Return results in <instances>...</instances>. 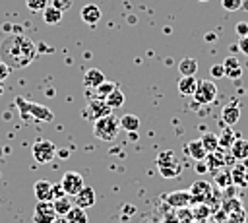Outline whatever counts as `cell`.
I'll list each match as a JSON object with an SVG mask.
<instances>
[{
	"instance_id": "1",
	"label": "cell",
	"mask_w": 248,
	"mask_h": 223,
	"mask_svg": "<svg viewBox=\"0 0 248 223\" xmlns=\"http://www.w3.org/2000/svg\"><path fill=\"white\" fill-rule=\"evenodd\" d=\"M35 56L37 47L25 35L12 33L0 43V60H4L10 68H25L35 60Z\"/></svg>"
},
{
	"instance_id": "2",
	"label": "cell",
	"mask_w": 248,
	"mask_h": 223,
	"mask_svg": "<svg viewBox=\"0 0 248 223\" xmlns=\"http://www.w3.org/2000/svg\"><path fill=\"white\" fill-rule=\"evenodd\" d=\"M120 132V120L110 112L93 122V136L101 142H112Z\"/></svg>"
},
{
	"instance_id": "3",
	"label": "cell",
	"mask_w": 248,
	"mask_h": 223,
	"mask_svg": "<svg viewBox=\"0 0 248 223\" xmlns=\"http://www.w3.org/2000/svg\"><path fill=\"white\" fill-rule=\"evenodd\" d=\"M16 103H17V107H19L23 118H29V114H31V118L41 120V122H50V120H52V112H50L46 107L39 105V103H27V101L21 99V97H17Z\"/></svg>"
},
{
	"instance_id": "4",
	"label": "cell",
	"mask_w": 248,
	"mask_h": 223,
	"mask_svg": "<svg viewBox=\"0 0 248 223\" xmlns=\"http://www.w3.org/2000/svg\"><path fill=\"white\" fill-rule=\"evenodd\" d=\"M56 151H58V147L50 140H37L33 143V147H31L33 159L37 163H50L56 157Z\"/></svg>"
},
{
	"instance_id": "5",
	"label": "cell",
	"mask_w": 248,
	"mask_h": 223,
	"mask_svg": "<svg viewBox=\"0 0 248 223\" xmlns=\"http://www.w3.org/2000/svg\"><path fill=\"white\" fill-rule=\"evenodd\" d=\"M192 97L200 105H209L217 97V85L211 80H202V81H198V87H196V91H194Z\"/></svg>"
},
{
	"instance_id": "6",
	"label": "cell",
	"mask_w": 248,
	"mask_h": 223,
	"mask_svg": "<svg viewBox=\"0 0 248 223\" xmlns=\"http://www.w3.org/2000/svg\"><path fill=\"white\" fill-rule=\"evenodd\" d=\"M60 184H62V188H64V192H66L68 196H76V194L85 186V184H83V176H81L79 173H76V171H66V173L62 175Z\"/></svg>"
},
{
	"instance_id": "7",
	"label": "cell",
	"mask_w": 248,
	"mask_h": 223,
	"mask_svg": "<svg viewBox=\"0 0 248 223\" xmlns=\"http://www.w3.org/2000/svg\"><path fill=\"white\" fill-rule=\"evenodd\" d=\"M56 217L52 202H37L33 209V223H52Z\"/></svg>"
},
{
	"instance_id": "8",
	"label": "cell",
	"mask_w": 248,
	"mask_h": 223,
	"mask_svg": "<svg viewBox=\"0 0 248 223\" xmlns=\"http://www.w3.org/2000/svg\"><path fill=\"white\" fill-rule=\"evenodd\" d=\"M165 198V202L169 204V206H172V207H188L190 204H192V194H190V190H174V192H169V194H165L163 196Z\"/></svg>"
},
{
	"instance_id": "9",
	"label": "cell",
	"mask_w": 248,
	"mask_h": 223,
	"mask_svg": "<svg viewBox=\"0 0 248 223\" xmlns=\"http://www.w3.org/2000/svg\"><path fill=\"white\" fill-rule=\"evenodd\" d=\"M110 112H112V109L105 103V99H91L89 105H87V112L85 114L95 122L97 118H103V116H107Z\"/></svg>"
},
{
	"instance_id": "10",
	"label": "cell",
	"mask_w": 248,
	"mask_h": 223,
	"mask_svg": "<svg viewBox=\"0 0 248 223\" xmlns=\"http://www.w3.org/2000/svg\"><path fill=\"white\" fill-rule=\"evenodd\" d=\"M190 194H192V200L203 204L205 200L211 198V186H209V182H205V180H196V182L190 186Z\"/></svg>"
},
{
	"instance_id": "11",
	"label": "cell",
	"mask_w": 248,
	"mask_h": 223,
	"mask_svg": "<svg viewBox=\"0 0 248 223\" xmlns=\"http://www.w3.org/2000/svg\"><path fill=\"white\" fill-rule=\"evenodd\" d=\"M227 215H229V223H244L246 221V211L240 204V200H231L227 206Z\"/></svg>"
},
{
	"instance_id": "12",
	"label": "cell",
	"mask_w": 248,
	"mask_h": 223,
	"mask_svg": "<svg viewBox=\"0 0 248 223\" xmlns=\"http://www.w3.org/2000/svg\"><path fill=\"white\" fill-rule=\"evenodd\" d=\"M33 192H35V198L37 202H52V184L45 178L37 180L33 184Z\"/></svg>"
},
{
	"instance_id": "13",
	"label": "cell",
	"mask_w": 248,
	"mask_h": 223,
	"mask_svg": "<svg viewBox=\"0 0 248 223\" xmlns=\"http://www.w3.org/2000/svg\"><path fill=\"white\" fill-rule=\"evenodd\" d=\"M74 200H76V206L87 209V207H91V206L97 202V196H95V190H93L91 186H83V188L74 196Z\"/></svg>"
},
{
	"instance_id": "14",
	"label": "cell",
	"mask_w": 248,
	"mask_h": 223,
	"mask_svg": "<svg viewBox=\"0 0 248 223\" xmlns=\"http://www.w3.org/2000/svg\"><path fill=\"white\" fill-rule=\"evenodd\" d=\"M221 118H223V122H225L227 126L236 124V122L240 120V107H238V103L231 101L229 105H225L223 111H221Z\"/></svg>"
},
{
	"instance_id": "15",
	"label": "cell",
	"mask_w": 248,
	"mask_h": 223,
	"mask_svg": "<svg viewBox=\"0 0 248 223\" xmlns=\"http://www.w3.org/2000/svg\"><path fill=\"white\" fill-rule=\"evenodd\" d=\"M101 8L97 6V4H85L83 8H81V12H79V16H81V19L87 23V25H95L99 19H101Z\"/></svg>"
},
{
	"instance_id": "16",
	"label": "cell",
	"mask_w": 248,
	"mask_h": 223,
	"mask_svg": "<svg viewBox=\"0 0 248 223\" xmlns=\"http://www.w3.org/2000/svg\"><path fill=\"white\" fill-rule=\"evenodd\" d=\"M186 153H188L194 161H205V157H207V151H205V147H203V143H202L200 138H198V140H190V142L186 143Z\"/></svg>"
},
{
	"instance_id": "17",
	"label": "cell",
	"mask_w": 248,
	"mask_h": 223,
	"mask_svg": "<svg viewBox=\"0 0 248 223\" xmlns=\"http://www.w3.org/2000/svg\"><path fill=\"white\" fill-rule=\"evenodd\" d=\"M105 81V74H103V70H99V68H91V70H87L85 74H83V85L87 87V89H95L97 85H101Z\"/></svg>"
},
{
	"instance_id": "18",
	"label": "cell",
	"mask_w": 248,
	"mask_h": 223,
	"mask_svg": "<svg viewBox=\"0 0 248 223\" xmlns=\"http://www.w3.org/2000/svg\"><path fill=\"white\" fill-rule=\"evenodd\" d=\"M223 68H225V76L231 80H238L242 76V66H240L238 58H234V56H227L223 62Z\"/></svg>"
},
{
	"instance_id": "19",
	"label": "cell",
	"mask_w": 248,
	"mask_h": 223,
	"mask_svg": "<svg viewBox=\"0 0 248 223\" xmlns=\"http://www.w3.org/2000/svg\"><path fill=\"white\" fill-rule=\"evenodd\" d=\"M231 155H232L234 161H244V159H248V140L236 138L234 143L231 145Z\"/></svg>"
},
{
	"instance_id": "20",
	"label": "cell",
	"mask_w": 248,
	"mask_h": 223,
	"mask_svg": "<svg viewBox=\"0 0 248 223\" xmlns=\"http://www.w3.org/2000/svg\"><path fill=\"white\" fill-rule=\"evenodd\" d=\"M231 178H232V184L240 186V188H246L248 186V171L242 163H236L231 171Z\"/></svg>"
},
{
	"instance_id": "21",
	"label": "cell",
	"mask_w": 248,
	"mask_h": 223,
	"mask_svg": "<svg viewBox=\"0 0 248 223\" xmlns=\"http://www.w3.org/2000/svg\"><path fill=\"white\" fill-rule=\"evenodd\" d=\"M41 14H43V21L48 23V25L60 23V21H62V16H64V12H62L60 8H56V6H52V4H48Z\"/></svg>"
},
{
	"instance_id": "22",
	"label": "cell",
	"mask_w": 248,
	"mask_h": 223,
	"mask_svg": "<svg viewBox=\"0 0 248 223\" xmlns=\"http://www.w3.org/2000/svg\"><path fill=\"white\" fill-rule=\"evenodd\" d=\"M176 87H178L180 95H194V91L198 87V80H196V76H182L178 80Z\"/></svg>"
},
{
	"instance_id": "23",
	"label": "cell",
	"mask_w": 248,
	"mask_h": 223,
	"mask_svg": "<svg viewBox=\"0 0 248 223\" xmlns=\"http://www.w3.org/2000/svg\"><path fill=\"white\" fill-rule=\"evenodd\" d=\"M205 165L209 171H219V169H225V155L223 151H213V153H207L205 157Z\"/></svg>"
},
{
	"instance_id": "24",
	"label": "cell",
	"mask_w": 248,
	"mask_h": 223,
	"mask_svg": "<svg viewBox=\"0 0 248 223\" xmlns=\"http://www.w3.org/2000/svg\"><path fill=\"white\" fill-rule=\"evenodd\" d=\"M64 217H66L68 223H87V213H85V209L79 207V206H72L70 211H68Z\"/></svg>"
},
{
	"instance_id": "25",
	"label": "cell",
	"mask_w": 248,
	"mask_h": 223,
	"mask_svg": "<svg viewBox=\"0 0 248 223\" xmlns=\"http://www.w3.org/2000/svg\"><path fill=\"white\" fill-rule=\"evenodd\" d=\"M200 140H202V143H203V147H205L207 153H213V151L219 149V136H217V134H213V132H205V134H202Z\"/></svg>"
},
{
	"instance_id": "26",
	"label": "cell",
	"mask_w": 248,
	"mask_h": 223,
	"mask_svg": "<svg viewBox=\"0 0 248 223\" xmlns=\"http://www.w3.org/2000/svg\"><path fill=\"white\" fill-rule=\"evenodd\" d=\"M157 171L163 178H174V176H180L182 165H180V161H176V163H170V165H165V167H157Z\"/></svg>"
},
{
	"instance_id": "27",
	"label": "cell",
	"mask_w": 248,
	"mask_h": 223,
	"mask_svg": "<svg viewBox=\"0 0 248 223\" xmlns=\"http://www.w3.org/2000/svg\"><path fill=\"white\" fill-rule=\"evenodd\" d=\"M178 72L182 74V76H194L196 72H198V62H196V58H182L180 62H178Z\"/></svg>"
},
{
	"instance_id": "28",
	"label": "cell",
	"mask_w": 248,
	"mask_h": 223,
	"mask_svg": "<svg viewBox=\"0 0 248 223\" xmlns=\"http://www.w3.org/2000/svg\"><path fill=\"white\" fill-rule=\"evenodd\" d=\"M105 103H107L110 109H120V107L124 105V93H122L118 87H114V89L105 97Z\"/></svg>"
},
{
	"instance_id": "29",
	"label": "cell",
	"mask_w": 248,
	"mask_h": 223,
	"mask_svg": "<svg viewBox=\"0 0 248 223\" xmlns=\"http://www.w3.org/2000/svg\"><path fill=\"white\" fill-rule=\"evenodd\" d=\"M118 120H120V128L128 130V132H138V128H140V118L136 114H124Z\"/></svg>"
},
{
	"instance_id": "30",
	"label": "cell",
	"mask_w": 248,
	"mask_h": 223,
	"mask_svg": "<svg viewBox=\"0 0 248 223\" xmlns=\"http://www.w3.org/2000/svg\"><path fill=\"white\" fill-rule=\"evenodd\" d=\"M234 140H236V134L231 130V126H227L221 132V136H219V149H231V145L234 143Z\"/></svg>"
},
{
	"instance_id": "31",
	"label": "cell",
	"mask_w": 248,
	"mask_h": 223,
	"mask_svg": "<svg viewBox=\"0 0 248 223\" xmlns=\"http://www.w3.org/2000/svg\"><path fill=\"white\" fill-rule=\"evenodd\" d=\"M52 206H54L56 215H66V213L70 211V207H72V200H70L68 196H62V198L52 200Z\"/></svg>"
},
{
	"instance_id": "32",
	"label": "cell",
	"mask_w": 248,
	"mask_h": 223,
	"mask_svg": "<svg viewBox=\"0 0 248 223\" xmlns=\"http://www.w3.org/2000/svg\"><path fill=\"white\" fill-rule=\"evenodd\" d=\"M157 167H165V165H170V163H176L178 159H176V155L170 151V149H165V151H159V155H157Z\"/></svg>"
},
{
	"instance_id": "33",
	"label": "cell",
	"mask_w": 248,
	"mask_h": 223,
	"mask_svg": "<svg viewBox=\"0 0 248 223\" xmlns=\"http://www.w3.org/2000/svg\"><path fill=\"white\" fill-rule=\"evenodd\" d=\"M114 87H116V83H112V81H107V80H105L101 85H97V87L93 89V91H95V99H105V97H107Z\"/></svg>"
},
{
	"instance_id": "34",
	"label": "cell",
	"mask_w": 248,
	"mask_h": 223,
	"mask_svg": "<svg viewBox=\"0 0 248 223\" xmlns=\"http://www.w3.org/2000/svg\"><path fill=\"white\" fill-rule=\"evenodd\" d=\"M215 182H217L221 188L229 186V184L232 182V178H231V171H227V169H221V173H217V176H215Z\"/></svg>"
},
{
	"instance_id": "35",
	"label": "cell",
	"mask_w": 248,
	"mask_h": 223,
	"mask_svg": "<svg viewBox=\"0 0 248 223\" xmlns=\"http://www.w3.org/2000/svg\"><path fill=\"white\" fill-rule=\"evenodd\" d=\"M25 6L31 12H43L48 6V0H25Z\"/></svg>"
},
{
	"instance_id": "36",
	"label": "cell",
	"mask_w": 248,
	"mask_h": 223,
	"mask_svg": "<svg viewBox=\"0 0 248 223\" xmlns=\"http://www.w3.org/2000/svg\"><path fill=\"white\" fill-rule=\"evenodd\" d=\"M221 4H223V8L229 10V12H236V10L242 8V0H221Z\"/></svg>"
},
{
	"instance_id": "37",
	"label": "cell",
	"mask_w": 248,
	"mask_h": 223,
	"mask_svg": "<svg viewBox=\"0 0 248 223\" xmlns=\"http://www.w3.org/2000/svg\"><path fill=\"white\" fill-rule=\"evenodd\" d=\"M234 33H236L238 39H240V37H246V35H248V21H238V23L234 25Z\"/></svg>"
},
{
	"instance_id": "38",
	"label": "cell",
	"mask_w": 248,
	"mask_h": 223,
	"mask_svg": "<svg viewBox=\"0 0 248 223\" xmlns=\"http://www.w3.org/2000/svg\"><path fill=\"white\" fill-rule=\"evenodd\" d=\"M209 72H211L213 78H223V76H225V68H223V64H213Z\"/></svg>"
},
{
	"instance_id": "39",
	"label": "cell",
	"mask_w": 248,
	"mask_h": 223,
	"mask_svg": "<svg viewBox=\"0 0 248 223\" xmlns=\"http://www.w3.org/2000/svg\"><path fill=\"white\" fill-rule=\"evenodd\" d=\"M62 196H68V194L64 192L62 184H60V182H58V184H52V200H56V198H62Z\"/></svg>"
},
{
	"instance_id": "40",
	"label": "cell",
	"mask_w": 248,
	"mask_h": 223,
	"mask_svg": "<svg viewBox=\"0 0 248 223\" xmlns=\"http://www.w3.org/2000/svg\"><path fill=\"white\" fill-rule=\"evenodd\" d=\"M10 70H12V68H10L4 60H0V81H4V80L10 76Z\"/></svg>"
},
{
	"instance_id": "41",
	"label": "cell",
	"mask_w": 248,
	"mask_h": 223,
	"mask_svg": "<svg viewBox=\"0 0 248 223\" xmlns=\"http://www.w3.org/2000/svg\"><path fill=\"white\" fill-rule=\"evenodd\" d=\"M52 6H56V8H60V10L64 12L66 8L72 6V0H52Z\"/></svg>"
},
{
	"instance_id": "42",
	"label": "cell",
	"mask_w": 248,
	"mask_h": 223,
	"mask_svg": "<svg viewBox=\"0 0 248 223\" xmlns=\"http://www.w3.org/2000/svg\"><path fill=\"white\" fill-rule=\"evenodd\" d=\"M238 48H240L242 54L248 56V35H246V37H240V41H238Z\"/></svg>"
},
{
	"instance_id": "43",
	"label": "cell",
	"mask_w": 248,
	"mask_h": 223,
	"mask_svg": "<svg viewBox=\"0 0 248 223\" xmlns=\"http://www.w3.org/2000/svg\"><path fill=\"white\" fill-rule=\"evenodd\" d=\"M196 163H198V165H196V173H200V175H202V173H207V171H209V169H207V165H205L203 161H196Z\"/></svg>"
},
{
	"instance_id": "44",
	"label": "cell",
	"mask_w": 248,
	"mask_h": 223,
	"mask_svg": "<svg viewBox=\"0 0 248 223\" xmlns=\"http://www.w3.org/2000/svg\"><path fill=\"white\" fill-rule=\"evenodd\" d=\"M52 223H68V221H66V217H64V215H56Z\"/></svg>"
},
{
	"instance_id": "45",
	"label": "cell",
	"mask_w": 248,
	"mask_h": 223,
	"mask_svg": "<svg viewBox=\"0 0 248 223\" xmlns=\"http://www.w3.org/2000/svg\"><path fill=\"white\" fill-rule=\"evenodd\" d=\"M56 155H60V157H68V149H58Z\"/></svg>"
},
{
	"instance_id": "46",
	"label": "cell",
	"mask_w": 248,
	"mask_h": 223,
	"mask_svg": "<svg viewBox=\"0 0 248 223\" xmlns=\"http://www.w3.org/2000/svg\"><path fill=\"white\" fill-rule=\"evenodd\" d=\"M205 39H207V41H215V35H213V33H207Z\"/></svg>"
},
{
	"instance_id": "47",
	"label": "cell",
	"mask_w": 248,
	"mask_h": 223,
	"mask_svg": "<svg viewBox=\"0 0 248 223\" xmlns=\"http://www.w3.org/2000/svg\"><path fill=\"white\" fill-rule=\"evenodd\" d=\"M200 2H207V0H200Z\"/></svg>"
}]
</instances>
